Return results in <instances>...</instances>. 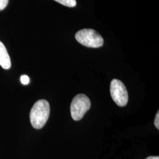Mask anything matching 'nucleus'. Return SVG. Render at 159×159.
<instances>
[{"mask_svg":"<svg viewBox=\"0 0 159 159\" xmlns=\"http://www.w3.org/2000/svg\"><path fill=\"white\" fill-rule=\"evenodd\" d=\"M20 80L21 83L24 85H27L30 83V78L27 75H23L21 76Z\"/></svg>","mask_w":159,"mask_h":159,"instance_id":"0eeeda50","label":"nucleus"},{"mask_svg":"<svg viewBox=\"0 0 159 159\" xmlns=\"http://www.w3.org/2000/svg\"><path fill=\"white\" fill-rule=\"evenodd\" d=\"M154 125L159 130V112L158 111L156 115V117L154 120Z\"/></svg>","mask_w":159,"mask_h":159,"instance_id":"1a4fd4ad","label":"nucleus"},{"mask_svg":"<svg viewBox=\"0 0 159 159\" xmlns=\"http://www.w3.org/2000/svg\"><path fill=\"white\" fill-rule=\"evenodd\" d=\"M146 159H159V156H150Z\"/></svg>","mask_w":159,"mask_h":159,"instance_id":"9d476101","label":"nucleus"},{"mask_svg":"<svg viewBox=\"0 0 159 159\" xmlns=\"http://www.w3.org/2000/svg\"><path fill=\"white\" fill-rule=\"evenodd\" d=\"M111 96L120 107L125 106L128 102L129 96L125 84L119 80L114 79L110 84Z\"/></svg>","mask_w":159,"mask_h":159,"instance_id":"20e7f679","label":"nucleus"},{"mask_svg":"<svg viewBox=\"0 0 159 159\" xmlns=\"http://www.w3.org/2000/svg\"><path fill=\"white\" fill-rule=\"evenodd\" d=\"M0 66L6 70L10 68L11 66L10 56L1 41H0Z\"/></svg>","mask_w":159,"mask_h":159,"instance_id":"39448f33","label":"nucleus"},{"mask_svg":"<svg viewBox=\"0 0 159 159\" xmlns=\"http://www.w3.org/2000/svg\"><path fill=\"white\" fill-rule=\"evenodd\" d=\"M76 40L83 46L90 48H98L103 45L104 40L100 34L93 29H83L75 35Z\"/></svg>","mask_w":159,"mask_h":159,"instance_id":"f03ea898","label":"nucleus"},{"mask_svg":"<svg viewBox=\"0 0 159 159\" xmlns=\"http://www.w3.org/2000/svg\"><path fill=\"white\" fill-rule=\"evenodd\" d=\"M58 3L62 4L63 6L68 7H74L76 6L75 0H54Z\"/></svg>","mask_w":159,"mask_h":159,"instance_id":"423d86ee","label":"nucleus"},{"mask_svg":"<svg viewBox=\"0 0 159 159\" xmlns=\"http://www.w3.org/2000/svg\"><path fill=\"white\" fill-rule=\"evenodd\" d=\"M9 0H0V11L4 10L6 8Z\"/></svg>","mask_w":159,"mask_h":159,"instance_id":"6e6552de","label":"nucleus"},{"mask_svg":"<svg viewBox=\"0 0 159 159\" xmlns=\"http://www.w3.org/2000/svg\"><path fill=\"white\" fill-rule=\"evenodd\" d=\"M50 112V104L46 100H40L34 104L30 114V121L34 129H40L44 127L48 119Z\"/></svg>","mask_w":159,"mask_h":159,"instance_id":"f257e3e1","label":"nucleus"},{"mask_svg":"<svg viewBox=\"0 0 159 159\" xmlns=\"http://www.w3.org/2000/svg\"><path fill=\"white\" fill-rule=\"evenodd\" d=\"M90 106V100L85 94H79L74 97L70 106L72 118L75 121L81 119Z\"/></svg>","mask_w":159,"mask_h":159,"instance_id":"7ed1b4c3","label":"nucleus"}]
</instances>
